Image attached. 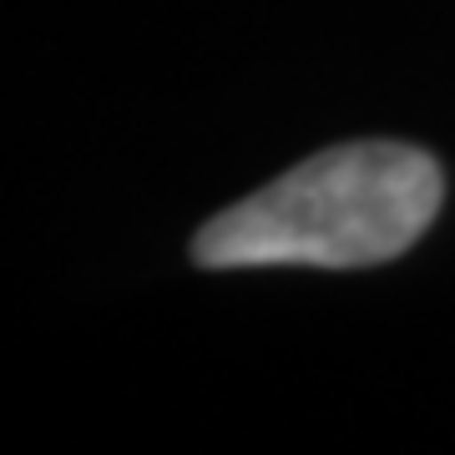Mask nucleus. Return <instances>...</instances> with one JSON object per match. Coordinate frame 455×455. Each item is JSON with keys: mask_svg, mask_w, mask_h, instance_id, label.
Wrapping results in <instances>:
<instances>
[{"mask_svg": "<svg viewBox=\"0 0 455 455\" xmlns=\"http://www.w3.org/2000/svg\"><path fill=\"white\" fill-rule=\"evenodd\" d=\"M440 167L405 142H349L203 223V268H364L405 253L440 208Z\"/></svg>", "mask_w": 455, "mask_h": 455, "instance_id": "nucleus-1", "label": "nucleus"}]
</instances>
